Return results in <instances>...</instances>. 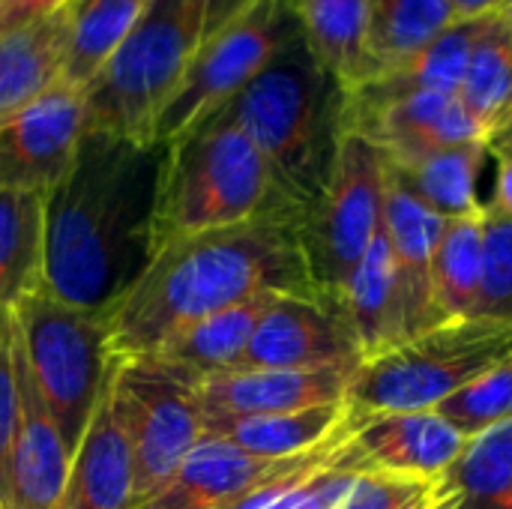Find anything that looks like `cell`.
Here are the masks:
<instances>
[{
  "instance_id": "30bf717a",
  "label": "cell",
  "mask_w": 512,
  "mask_h": 509,
  "mask_svg": "<svg viewBox=\"0 0 512 509\" xmlns=\"http://www.w3.org/2000/svg\"><path fill=\"white\" fill-rule=\"evenodd\" d=\"M111 390L132 438L141 501L204 441V411L189 378L147 357L111 363Z\"/></svg>"
},
{
  "instance_id": "ffe728a7",
  "label": "cell",
  "mask_w": 512,
  "mask_h": 509,
  "mask_svg": "<svg viewBox=\"0 0 512 509\" xmlns=\"http://www.w3.org/2000/svg\"><path fill=\"white\" fill-rule=\"evenodd\" d=\"M276 297L279 294H261V297H252L231 309H222L216 315H207V318L195 321L192 327L180 330L177 336H171L147 360L162 363L165 369L189 378L192 384H198L201 378H210V375L234 372L240 366L267 306Z\"/></svg>"
},
{
  "instance_id": "4316f807",
  "label": "cell",
  "mask_w": 512,
  "mask_h": 509,
  "mask_svg": "<svg viewBox=\"0 0 512 509\" xmlns=\"http://www.w3.org/2000/svg\"><path fill=\"white\" fill-rule=\"evenodd\" d=\"M489 156V144L486 138H480L444 147L408 165L387 162V171L429 210L444 219H456L486 207V201H480L477 195V183Z\"/></svg>"
},
{
  "instance_id": "d590c367",
  "label": "cell",
  "mask_w": 512,
  "mask_h": 509,
  "mask_svg": "<svg viewBox=\"0 0 512 509\" xmlns=\"http://www.w3.org/2000/svg\"><path fill=\"white\" fill-rule=\"evenodd\" d=\"M477 318L512 321V216L486 207V279Z\"/></svg>"
},
{
  "instance_id": "1f68e13d",
  "label": "cell",
  "mask_w": 512,
  "mask_h": 509,
  "mask_svg": "<svg viewBox=\"0 0 512 509\" xmlns=\"http://www.w3.org/2000/svg\"><path fill=\"white\" fill-rule=\"evenodd\" d=\"M354 477L357 471L348 465L345 447L336 459L273 477L228 501L222 509H339Z\"/></svg>"
},
{
  "instance_id": "b9f144b4",
  "label": "cell",
  "mask_w": 512,
  "mask_h": 509,
  "mask_svg": "<svg viewBox=\"0 0 512 509\" xmlns=\"http://www.w3.org/2000/svg\"><path fill=\"white\" fill-rule=\"evenodd\" d=\"M207 3H210V12L216 18V27H222L231 18H237L240 12H246L255 0H207Z\"/></svg>"
},
{
  "instance_id": "8992f818",
  "label": "cell",
  "mask_w": 512,
  "mask_h": 509,
  "mask_svg": "<svg viewBox=\"0 0 512 509\" xmlns=\"http://www.w3.org/2000/svg\"><path fill=\"white\" fill-rule=\"evenodd\" d=\"M504 360H512V321H447L363 360L348 387V405L366 414L435 411Z\"/></svg>"
},
{
  "instance_id": "d6986e66",
  "label": "cell",
  "mask_w": 512,
  "mask_h": 509,
  "mask_svg": "<svg viewBox=\"0 0 512 509\" xmlns=\"http://www.w3.org/2000/svg\"><path fill=\"white\" fill-rule=\"evenodd\" d=\"M69 468L72 447L33 390L21 357V411L9 456V509L63 507Z\"/></svg>"
},
{
  "instance_id": "277c9868",
  "label": "cell",
  "mask_w": 512,
  "mask_h": 509,
  "mask_svg": "<svg viewBox=\"0 0 512 509\" xmlns=\"http://www.w3.org/2000/svg\"><path fill=\"white\" fill-rule=\"evenodd\" d=\"M261 219L303 222L279 189L264 153L225 111L162 147L150 258L174 240Z\"/></svg>"
},
{
  "instance_id": "ab89813d",
  "label": "cell",
  "mask_w": 512,
  "mask_h": 509,
  "mask_svg": "<svg viewBox=\"0 0 512 509\" xmlns=\"http://www.w3.org/2000/svg\"><path fill=\"white\" fill-rule=\"evenodd\" d=\"M486 144H489V153L495 159H512V108L510 114L489 132Z\"/></svg>"
},
{
  "instance_id": "f1b7e54d",
  "label": "cell",
  "mask_w": 512,
  "mask_h": 509,
  "mask_svg": "<svg viewBox=\"0 0 512 509\" xmlns=\"http://www.w3.org/2000/svg\"><path fill=\"white\" fill-rule=\"evenodd\" d=\"M150 0H72L63 81L87 90L111 54L123 45Z\"/></svg>"
},
{
  "instance_id": "4dcf8cb0",
  "label": "cell",
  "mask_w": 512,
  "mask_h": 509,
  "mask_svg": "<svg viewBox=\"0 0 512 509\" xmlns=\"http://www.w3.org/2000/svg\"><path fill=\"white\" fill-rule=\"evenodd\" d=\"M459 99L468 108V114L477 120V126L486 132V138L510 114L512 30L501 18V12L480 18V30L474 39L465 81L459 87Z\"/></svg>"
},
{
  "instance_id": "8d00e7d4",
  "label": "cell",
  "mask_w": 512,
  "mask_h": 509,
  "mask_svg": "<svg viewBox=\"0 0 512 509\" xmlns=\"http://www.w3.org/2000/svg\"><path fill=\"white\" fill-rule=\"evenodd\" d=\"M429 495H432V483L426 480L366 471L354 477L339 509H423L432 501Z\"/></svg>"
},
{
  "instance_id": "74e56055",
  "label": "cell",
  "mask_w": 512,
  "mask_h": 509,
  "mask_svg": "<svg viewBox=\"0 0 512 509\" xmlns=\"http://www.w3.org/2000/svg\"><path fill=\"white\" fill-rule=\"evenodd\" d=\"M72 0H0V33L36 24L63 12Z\"/></svg>"
},
{
  "instance_id": "3957f363",
  "label": "cell",
  "mask_w": 512,
  "mask_h": 509,
  "mask_svg": "<svg viewBox=\"0 0 512 509\" xmlns=\"http://www.w3.org/2000/svg\"><path fill=\"white\" fill-rule=\"evenodd\" d=\"M264 153L279 189L309 222L342 141L345 87L297 33L270 66L225 108Z\"/></svg>"
},
{
  "instance_id": "2e32d148",
  "label": "cell",
  "mask_w": 512,
  "mask_h": 509,
  "mask_svg": "<svg viewBox=\"0 0 512 509\" xmlns=\"http://www.w3.org/2000/svg\"><path fill=\"white\" fill-rule=\"evenodd\" d=\"M468 435L453 429L438 411L366 414L348 444L357 474L384 471L435 483L465 450Z\"/></svg>"
},
{
  "instance_id": "836d02e7",
  "label": "cell",
  "mask_w": 512,
  "mask_h": 509,
  "mask_svg": "<svg viewBox=\"0 0 512 509\" xmlns=\"http://www.w3.org/2000/svg\"><path fill=\"white\" fill-rule=\"evenodd\" d=\"M435 411L468 438L512 420V360L483 372Z\"/></svg>"
},
{
  "instance_id": "7a4b0ae2",
  "label": "cell",
  "mask_w": 512,
  "mask_h": 509,
  "mask_svg": "<svg viewBox=\"0 0 512 509\" xmlns=\"http://www.w3.org/2000/svg\"><path fill=\"white\" fill-rule=\"evenodd\" d=\"M162 147L87 132L69 174L45 195L42 288L108 315L150 261Z\"/></svg>"
},
{
  "instance_id": "9c48e42d",
  "label": "cell",
  "mask_w": 512,
  "mask_h": 509,
  "mask_svg": "<svg viewBox=\"0 0 512 509\" xmlns=\"http://www.w3.org/2000/svg\"><path fill=\"white\" fill-rule=\"evenodd\" d=\"M387 159L357 132H342L327 192L303 225L315 282L324 297H345V288L384 225Z\"/></svg>"
},
{
  "instance_id": "4fadbf2b",
  "label": "cell",
  "mask_w": 512,
  "mask_h": 509,
  "mask_svg": "<svg viewBox=\"0 0 512 509\" xmlns=\"http://www.w3.org/2000/svg\"><path fill=\"white\" fill-rule=\"evenodd\" d=\"M87 135L84 90L63 78L0 123V189L48 195L75 165Z\"/></svg>"
},
{
  "instance_id": "6da1fadb",
  "label": "cell",
  "mask_w": 512,
  "mask_h": 509,
  "mask_svg": "<svg viewBox=\"0 0 512 509\" xmlns=\"http://www.w3.org/2000/svg\"><path fill=\"white\" fill-rule=\"evenodd\" d=\"M261 294L324 297L297 219H261L162 246L108 312L111 363L156 354L195 321Z\"/></svg>"
},
{
  "instance_id": "7c38bea8",
  "label": "cell",
  "mask_w": 512,
  "mask_h": 509,
  "mask_svg": "<svg viewBox=\"0 0 512 509\" xmlns=\"http://www.w3.org/2000/svg\"><path fill=\"white\" fill-rule=\"evenodd\" d=\"M363 420H366V411H357L348 405V417L342 429L330 441L315 447L312 453H303L294 459H258L225 441L204 438L186 456V462L156 492L141 498L135 509H222L228 501L240 498L243 492L273 477L336 459L351 444Z\"/></svg>"
},
{
  "instance_id": "5bb4252c",
  "label": "cell",
  "mask_w": 512,
  "mask_h": 509,
  "mask_svg": "<svg viewBox=\"0 0 512 509\" xmlns=\"http://www.w3.org/2000/svg\"><path fill=\"white\" fill-rule=\"evenodd\" d=\"M339 363H363L345 300L279 294L237 369H324Z\"/></svg>"
},
{
  "instance_id": "8fae6325",
  "label": "cell",
  "mask_w": 512,
  "mask_h": 509,
  "mask_svg": "<svg viewBox=\"0 0 512 509\" xmlns=\"http://www.w3.org/2000/svg\"><path fill=\"white\" fill-rule=\"evenodd\" d=\"M342 126L369 138L393 165H408L444 147L486 138L459 96L429 90L396 93L378 84L345 93Z\"/></svg>"
},
{
  "instance_id": "7bdbcfd3",
  "label": "cell",
  "mask_w": 512,
  "mask_h": 509,
  "mask_svg": "<svg viewBox=\"0 0 512 509\" xmlns=\"http://www.w3.org/2000/svg\"><path fill=\"white\" fill-rule=\"evenodd\" d=\"M501 18H504V21L510 24V30H512V0L507 3V6H504V9H501Z\"/></svg>"
},
{
  "instance_id": "7402d4cb",
  "label": "cell",
  "mask_w": 512,
  "mask_h": 509,
  "mask_svg": "<svg viewBox=\"0 0 512 509\" xmlns=\"http://www.w3.org/2000/svg\"><path fill=\"white\" fill-rule=\"evenodd\" d=\"M342 300H345L351 327L357 333L363 360H372L396 348L399 342H405L399 267H396V255H393L384 225L375 243L369 246L366 258L354 270Z\"/></svg>"
},
{
  "instance_id": "9a60e30c",
  "label": "cell",
  "mask_w": 512,
  "mask_h": 509,
  "mask_svg": "<svg viewBox=\"0 0 512 509\" xmlns=\"http://www.w3.org/2000/svg\"><path fill=\"white\" fill-rule=\"evenodd\" d=\"M360 363L324 369H237L195 384L204 417L291 414L348 402V387Z\"/></svg>"
},
{
  "instance_id": "ba28073f",
  "label": "cell",
  "mask_w": 512,
  "mask_h": 509,
  "mask_svg": "<svg viewBox=\"0 0 512 509\" xmlns=\"http://www.w3.org/2000/svg\"><path fill=\"white\" fill-rule=\"evenodd\" d=\"M297 33L300 21L291 0H255L222 24L189 63L159 120L156 144L168 147L225 111Z\"/></svg>"
},
{
  "instance_id": "e575fe53",
  "label": "cell",
  "mask_w": 512,
  "mask_h": 509,
  "mask_svg": "<svg viewBox=\"0 0 512 509\" xmlns=\"http://www.w3.org/2000/svg\"><path fill=\"white\" fill-rule=\"evenodd\" d=\"M21 411V345L15 309L0 312V504L9 507V456Z\"/></svg>"
},
{
  "instance_id": "f35d334b",
  "label": "cell",
  "mask_w": 512,
  "mask_h": 509,
  "mask_svg": "<svg viewBox=\"0 0 512 509\" xmlns=\"http://www.w3.org/2000/svg\"><path fill=\"white\" fill-rule=\"evenodd\" d=\"M489 210L512 216V159H498V177H495V192L492 201H486Z\"/></svg>"
},
{
  "instance_id": "52a82bcc",
  "label": "cell",
  "mask_w": 512,
  "mask_h": 509,
  "mask_svg": "<svg viewBox=\"0 0 512 509\" xmlns=\"http://www.w3.org/2000/svg\"><path fill=\"white\" fill-rule=\"evenodd\" d=\"M12 309L27 378L75 453L111 372L108 315L75 309L42 282Z\"/></svg>"
},
{
  "instance_id": "603a6c76",
  "label": "cell",
  "mask_w": 512,
  "mask_h": 509,
  "mask_svg": "<svg viewBox=\"0 0 512 509\" xmlns=\"http://www.w3.org/2000/svg\"><path fill=\"white\" fill-rule=\"evenodd\" d=\"M348 417V402L291 414L204 417V438L225 441L258 459H294L330 441Z\"/></svg>"
},
{
  "instance_id": "ac0fdd59",
  "label": "cell",
  "mask_w": 512,
  "mask_h": 509,
  "mask_svg": "<svg viewBox=\"0 0 512 509\" xmlns=\"http://www.w3.org/2000/svg\"><path fill=\"white\" fill-rule=\"evenodd\" d=\"M444 216L417 201L390 171L384 189V231L396 255L399 288H402V318H405V342L435 330L444 321L435 282H432V255L435 243L444 231Z\"/></svg>"
},
{
  "instance_id": "60d3db41",
  "label": "cell",
  "mask_w": 512,
  "mask_h": 509,
  "mask_svg": "<svg viewBox=\"0 0 512 509\" xmlns=\"http://www.w3.org/2000/svg\"><path fill=\"white\" fill-rule=\"evenodd\" d=\"M462 18H483V15H495L501 12L510 0H447Z\"/></svg>"
},
{
  "instance_id": "ee69618b",
  "label": "cell",
  "mask_w": 512,
  "mask_h": 509,
  "mask_svg": "<svg viewBox=\"0 0 512 509\" xmlns=\"http://www.w3.org/2000/svg\"><path fill=\"white\" fill-rule=\"evenodd\" d=\"M0 509H9V507H6V504H0Z\"/></svg>"
},
{
  "instance_id": "83f0119b",
  "label": "cell",
  "mask_w": 512,
  "mask_h": 509,
  "mask_svg": "<svg viewBox=\"0 0 512 509\" xmlns=\"http://www.w3.org/2000/svg\"><path fill=\"white\" fill-rule=\"evenodd\" d=\"M486 279V207L444 222L432 255L435 300L444 321L477 318Z\"/></svg>"
},
{
  "instance_id": "484cf974",
  "label": "cell",
  "mask_w": 512,
  "mask_h": 509,
  "mask_svg": "<svg viewBox=\"0 0 512 509\" xmlns=\"http://www.w3.org/2000/svg\"><path fill=\"white\" fill-rule=\"evenodd\" d=\"M300 33L345 93L372 81L366 54V0H291Z\"/></svg>"
},
{
  "instance_id": "44dd1931",
  "label": "cell",
  "mask_w": 512,
  "mask_h": 509,
  "mask_svg": "<svg viewBox=\"0 0 512 509\" xmlns=\"http://www.w3.org/2000/svg\"><path fill=\"white\" fill-rule=\"evenodd\" d=\"M69 6L36 24L0 33V123L33 105L63 78Z\"/></svg>"
},
{
  "instance_id": "d6a6232c",
  "label": "cell",
  "mask_w": 512,
  "mask_h": 509,
  "mask_svg": "<svg viewBox=\"0 0 512 509\" xmlns=\"http://www.w3.org/2000/svg\"><path fill=\"white\" fill-rule=\"evenodd\" d=\"M477 30H480V18H462L447 33H441L420 57H414L405 69L375 78L369 84H378V87L396 90V93L429 90V93L459 96V87L465 81L468 60L474 51Z\"/></svg>"
},
{
  "instance_id": "e0dca14e",
  "label": "cell",
  "mask_w": 512,
  "mask_h": 509,
  "mask_svg": "<svg viewBox=\"0 0 512 509\" xmlns=\"http://www.w3.org/2000/svg\"><path fill=\"white\" fill-rule=\"evenodd\" d=\"M138 468L129 429L111 390V372L96 411L72 453L60 509H135Z\"/></svg>"
},
{
  "instance_id": "5b68a950",
  "label": "cell",
  "mask_w": 512,
  "mask_h": 509,
  "mask_svg": "<svg viewBox=\"0 0 512 509\" xmlns=\"http://www.w3.org/2000/svg\"><path fill=\"white\" fill-rule=\"evenodd\" d=\"M216 30L207 0H150L123 45L84 90L87 132L159 147V120L198 48Z\"/></svg>"
},
{
  "instance_id": "f546056e",
  "label": "cell",
  "mask_w": 512,
  "mask_h": 509,
  "mask_svg": "<svg viewBox=\"0 0 512 509\" xmlns=\"http://www.w3.org/2000/svg\"><path fill=\"white\" fill-rule=\"evenodd\" d=\"M45 195L0 189V312L42 282Z\"/></svg>"
},
{
  "instance_id": "d4e9b609",
  "label": "cell",
  "mask_w": 512,
  "mask_h": 509,
  "mask_svg": "<svg viewBox=\"0 0 512 509\" xmlns=\"http://www.w3.org/2000/svg\"><path fill=\"white\" fill-rule=\"evenodd\" d=\"M462 15L447 0H366L372 81L405 69Z\"/></svg>"
},
{
  "instance_id": "cb8c5ba5",
  "label": "cell",
  "mask_w": 512,
  "mask_h": 509,
  "mask_svg": "<svg viewBox=\"0 0 512 509\" xmlns=\"http://www.w3.org/2000/svg\"><path fill=\"white\" fill-rule=\"evenodd\" d=\"M429 498L432 509H512V420L471 435Z\"/></svg>"
}]
</instances>
